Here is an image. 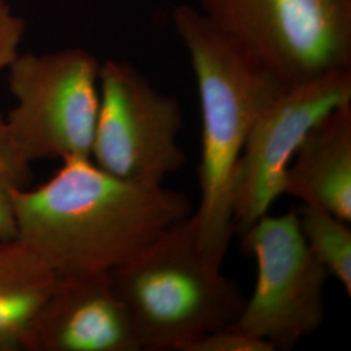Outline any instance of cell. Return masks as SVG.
I'll return each instance as SVG.
<instances>
[{
    "mask_svg": "<svg viewBox=\"0 0 351 351\" xmlns=\"http://www.w3.org/2000/svg\"><path fill=\"white\" fill-rule=\"evenodd\" d=\"M16 237L59 276L112 272L193 211L188 195L125 181L72 158L14 194Z\"/></svg>",
    "mask_w": 351,
    "mask_h": 351,
    "instance_id": "cell-1",
    "label": "cell"
},
{
    "mask_svg": "<svg viewBox=\"0 0 351 351\" xmlns=\"http://www.w3.org/2000/svg\"><path fill=\"white\" fill-rule=\"evenodd\" d=\"M172 23L188 51L201 104V201L193 215L204 256L221 267L234 233L232 190L243 145L258 116L287 88L198 8L177 5Z\"/></svg>",
    "mask_w": 351,
    "mask_h": 351,
    "instance_id": "cell-2",
    "label": "cell"
},
{
    "mask_svg": "<svg viewBox=\"0 0 351 351\" xmlns=\"http://www.w3.org/2000/svg\"><path fill=\"white\" fill-rule=\"evenodd\" d=\"M110 275L142 350L186 351L233 326L246 302L239 284L204 256L193 213Z\"/></svg>",
    "mask_w": 351,
    "mask_h": 351,
    "instance_id": "cell-3",
    "label": "cell"
},
{
    "mask_svg": "<svg viewBox=\"0 0 351 351\" xmlns=\"http://www.w3.org/2000/svg\"><path fill=\"white\" fill-rule=\"evenodd\" d=\"M284 88L351 69V0H198Z\"/></svg>",
    "mask_w": 351,
    "mask_h": 351,
    "instance_id": "cell-4",
    "label": "cell"
},
{
    "mask_svg": "<svg viewBox=\"0 0 351 351\" xmlns=\"http://www.w3.org/2000/svg\"><path fill=\"white\" fill-rule=\"evenodd\" d=\"M7 71L16 104L4 125L26 160L90 158L99 111L98 59L82 49L20 53Z\"/></svg>",
    "mask_w": 351,
    "mask_h": 351,
    "instance_id": "cell-5",
    "label": "cell"
},
{
    "mask_svg": "<svg viewBox=\"0 0 351 351\" xmlns=\"http://www.w3.org/2000/svg\"><path fill=\"white\" fill-rule=\"evenodd\" d=\"M239 237L242 251L256 261L258 276L232 328L269 342L275 350L293 349L323 324L330 276L306 243L298 210L265 213Z\"/></svg>",
    "mask_w": 351,
    "mask_h": 351,
    "instance_id": "cell-6",
    "label": "cell"
},
{
    "mask_svg": "<svg viewBox=\"0 0 351 351\" xmlns=\"http://www.w3.org/2000/svg\"><path fill=\"white\" fill-rule=\"evenodd\" d=\"M184 114L175 97L155 88L126 62L99 71V111L91 160L117 178L163 185L186 163L178 143Z\"/></svg>",
    "mask_w": 351,
    "mask_h": 351,
    "instance_id": "cell-7",
    "label": "cell"
},
{
    "mask_svg": "<svg viewBox=\"0 0 351 351\" xmlns=\"http://www.w3.org/2000/svg\"><path fill=\"white\" fill-rule=\"evenodd\" d=\"M351 101V69L284 88L267 104L243 145L233 177V229L239 234L284 194L285 176L308 130Z\"/></svg>",
    "mask_w": 351,
    "mask_h": 351,
    "instance_id": "cell-8",
    "label": "cell"
},
{
    "mask_svg": "<svg viewBox=\"0 0 351 351\" xmlns=\"http://www.w3.org/2000/svg\"><path fill=\"white\" fill-rule=\"evenodd\" d=\"M25 351H141L110 272L60 276L26 335Z\"/></svg>",
    "mask_w": 351,
    "mask_h": 351,
    "instance_id": "cell-9",
    "label": "cell"
},
{
    "mask_svg": "<svg viewBox=\"0 0 351 351\" xmlns=\"http://www.w3.org/2000/svg\"><path fill=\"white\" fill-rule=\"evenodd\" d=\"M284 194L351 221V101L326 113L302 141Z\"/></svg>",
    "mask_w": 351,
    "mask_h": 351,
    "instance_id": "cell-10",
    "label": "cell"
},
{
    "mask_svg": "<svg viewBox=\"0 0 351 351\" xmlns=\"http://www.w3.org/2000/svg\"><path fill=\"white\" fill-rule=\"evenodd\" d=\"M59 278L21 239L0 241V351L23 350Z\"/></svg>",
    "mask_w": 351,
    "mask_h": 351,
    "instance_id": "cell-11",
    "label": "cell"
},
{
    "mask_svg": "<svg viewBox=\"0 0 351 351\" xmlns=\"http://www.w3.org/2000/svg\"><path fill=\"white\" fill-rule=\"evenodd\" d=\"M302 234L315 258L351 295V229L349 223L317 206L303 204L298 211Z\"/></svg>",
    "mask_w": 351,
    "mask_h": 351,
    "instance_id": "cell-12",
    "label": "cell"
},
{
    "mask_svg": "<svg viewBox=\"0 0 351 351\" xmlns=\"http://www.w3.org/2000/svg\"><path fill=\"white\" fill-rule=\"evenodd\" d=\"M30 163L17 150L10 133L0 121V241L16 239L14 194L27 188Z\"/></svg>",
    "mask_w": 351,
    "mask_h": 351,
    "instance_id": "cell-13",
    "label": "cell"
},
{
    "mask_svg": "<svg viewBox=\"0 0 351 351\" xmlns=\"http://www.w3.org/2000/svg\"><path fill=\"white\" fill-rule=\"evenodd\" d=\"M186 351H275V348L264 339L228 326L194 341Z\"/></svg>",
    "mask_w": 351,
    "mask_h": 351,
    "instance_id": "cell-14",
    "label": "cell"
},
{
    "mask_svg": "<svg viewBox=\"0 0 351 351\" xmlns=\"http://www.w3.org/2000/svg\"><path fill=\"white\" fill-rule=\"evenodd\" d=\"M25 33L23 19L10 10L7 4L0 0V72L8 69L14 59L20 55V43ZM4 119L0 113V121Z\"/></svg>",
    "mask_w": 351,
    "mask_h": 351,
    "instance_id": "cell-15",
    "label": "cell"
}]
</instances>
